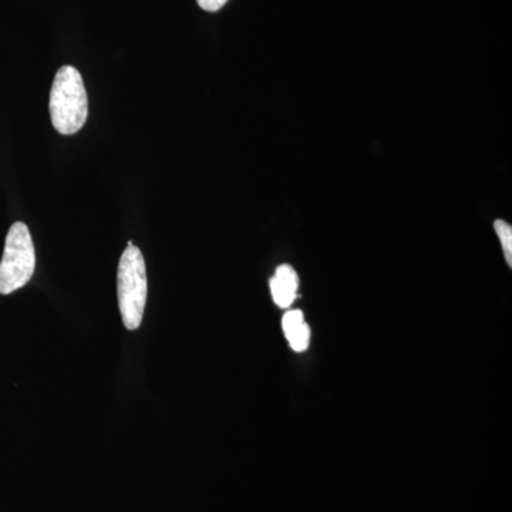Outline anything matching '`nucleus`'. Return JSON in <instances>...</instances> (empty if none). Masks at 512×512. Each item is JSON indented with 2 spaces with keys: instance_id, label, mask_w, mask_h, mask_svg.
I'll return each mask as SVG.
<instances>
[{
  "instance_id": "nucleus-1",
  "label": "nucleus",
  "mask_w": 512,
  "mask_h": 512,
  "mask_svg": "<svg viewBox=\"0 0 512 512\" xmlns=\"http://www.w3.org/2000/svg\"><path fill=\"white\" fill-rule=\"evenodd\" d=\"M50 117L53 127L64 136H72L82 130L89 116V100L79 70L63 66L57 70L50 90Z\"/></svg>"
},
{
  "instance_id": "nucleus-2",
  "label": "nucleus",
  "mask_w": 512,
  "mask_h": 512,
  "mask_svg": "<svg viewBox=\"0 0 512 512\" xmlns=\"http://www.w3.org/2000/svg\"><path fill=\"white\" fill-rule=\"evenodd\" d=\"M147 268L140 249L128 242L120 258L117 272V295L124 326L137 330L143 322L147 303Z\"/></svg>"
},
{
  "instance_id": "nucleus-3",
  "label": "nucleus",
  "mask_w": 512,
  "mask_h": 512,
  "mask_svg": "<svg viewBox=\"0 0 512 512\" xmlns=\"http://www.w3.org/2000/svg\"><path fill=\"white\" fill-rule=\"evenodd\" d=\"M35 268V245L28 225L15 222L9 229L0 261V295H10L28 285Z\"/></svg>"
},
{
  "instance_id": "nucleus-4",
  "label": "nucleus",
  "mask_w": 512,
  "mask_h": 512,
  "mask_svg": "<svg viewBox=\"0 0 512 512\" xmlns=\"http://www.w3.org/2000/svg\"><path fill=\"white\" fill-rule=\"evenodd\" d=\"M269 286L276 305L279 308H289L298 296L299 276L291 265H281L276 268Z\"/></svg>"
},
{
  "instance_id": "nucleus-5",
  "label": "nucleus",
  "mask_w": 512,
  "mask_h": 512,
  "mask_svg": "<svg viewBox=\"0 0 512 512\" xmlns=\"http://www.w3.org/2000/svg\"><path fill=\"white\" fill-rule=\"evenodd\" d=\"M494 229L500 237L501 247H503L504 258L508 266H512V228L508 222L497 220L494 222Z\"/></svg>"
},
{
  "instance_id": "nucleus-6",
  "label": "nucleus",
  "mask_w": 512,
  "mask_h": 512,
  "mask_svg": "<svg viewBox=\"0 0 512 512\" xmlns=\"http://www.w3.org/2000/svg\"><path fill=\"white\" fill-rule=\"evenodd\" d=\"M286 339H288L289 346H291L295 352H305V350L309 348V342H311V329H309L306 323H302L298 329L289 333Z\"/></svg>"
},
{
  "instance_id": "nucleus-7",
  "label": "nucleus",
  "mask_w": 512,
  "mask_h": 512,
  "mask_svg": "<svg viewBox=\"0 0 512 512\" xmlns=\"http://www.w3.org/2000/svg\"><path fill=\"white\" fill-rule=\"evenodd\" d=\"M305 323V316L302 311H289L282 319V329H284L285 336L292 333L293 330L298 329L299 326Z\"/></svg>"
},
{
  "instance_id": "nucleus-8",
  "label": "nucleus",
  "mask_w": 512,
  "mask_h": 512,
  "mask_svg": "<svg viewBox=\"0 0 512 512\" xmlns=\"http://www.w3.org/2000/svg\"><path fill=\"white\" fill-rule=\"evenodd\" d=\"M198 6L205 12H218L227 5L228 0H197Z\"/></svg>"
}]
</instances>
